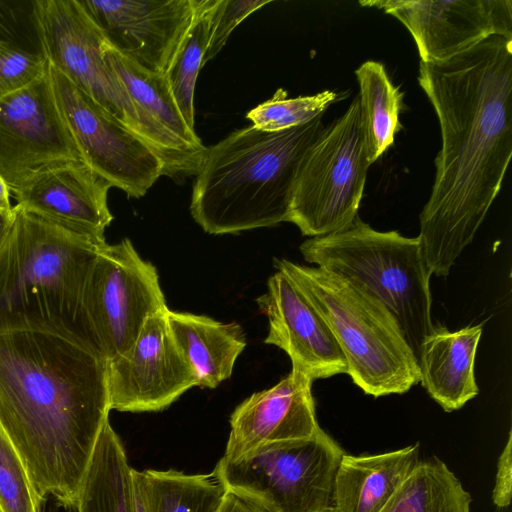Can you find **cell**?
Wrapping results in <instances>:
<instances>
[{"label":"cell","mask_w":512,"mask_h":512,"mask_svg":"<svg viewBox=\"0 0 512 512\" xmlns=\"http://www.w3.org/2000/svg\"><path fill=\"white\" fill-rule=\"evenodd\" d=\"M0 512H4L1 507H0Z\"/></svg>","instance_id":"obj_38"},{"label":"cell","mask_w":512,"mask_h":512,"mask_svg":"<svg viewBox=\"0 0 512 512\" xmlns=\"http://www.w3.org/2000/svg\"><path fill=\"white\" fill-rule=\"evenodd\" d=\"M472 497L436 456L420 460L379 512H470Z\"/></svg>","instance_id":"obj_24"},{"label":"cell","mask_w":512,"mask_h":512,"mask_svg":"<svg viewBox=\"0 0 512 512\" xmlns=\"http://www.w3.org/2000/svg\"><path fill=\"white\" fill-rule=\"evenodd\" d=\"M482 328L477 324L450 331L436 325L421 345L420 382L446 412L460 409L479 393L474 364Z\"/></svg>","instance_id":"obj_19"},{"label":"cell","mask_w":512,"mask_h":512,"mask_svg":"<svg viewBox=\"0 0 512 512\" xmlns=\"http://www.w3.org/2000/svg\"><path fill=\"white\" fill-rule=\"evenodd\" d=\"M370 165L356 96L306 151L293 186L287 222L310 238L348 227L358 216Z\"/></svg>","instance_id":"obj_8"},{"label":"cell","mask_w":512,"mask_h":512,"mask_svg":"<svg viewBox=\"0 0 512 512\" xmlns=\"http://www.w3.org/2000/svg\"><path fill=\"white\" fill-rule=\"evenodd\" d=\"M256 301L269 324L264 343L285 351L292 368L313 381L348 373L345 356L328 325L286 273L277 269Z\"/></svg>","instance_id":"obj_16"},{"label":"cell","mask_w":512,"mask_h":512,"mask_svg":"<svg viewBox=\"0 0 512 512\" xmlns=\"http://www.w3.org/2000/svg\"><path fill=\"white\" fill-rule=\"evenodd\" d=\"M322 116L278 132L247 126L208 147L190 212L213 235L287 222L300 163L324 128Z\"/></svg>","instance_id":"obj_3"},{"label":"cell","mask_w":512,"mask_h":512,"mask_svg":"<svg viewBox=\"0 0 512 512\" xmlns=\"http://www.w3.org/2000/svg\"><path fill=\"white\" fill-rule=\"evenodd\" d=\"M215 3L216 0H199L192 22L164 74L181 115L193 130L195 85L198 73L204 66Z\"/></svg>","instance_id":"obj_26"},{"label":"cell","mask_w":512,"mask_h":512,"mask_svg":"<svg viewBox=\"0 0 512 512\" xmlns=\"http://www.w3.org/2000/svg\"><path fill=\"white\" fill-rule=\"evenodd\" d=\"M133 470L108 420L82 478L76 512H134Z\"/></svg>","instance_id":"obj_22"},{"label":"cell","mask_w":512,"mask_h":512,"mask_svg":"<svg viewBox=\"0 0 512 512\" xmlns=\"http://www.w3.org/2000/svg\"><path fill=\"white\" fill-rule=\"evenodd\" d=\"M355 75L367 158L373 164L394 143L395 134L402 128L399 115L403 94L378 61L363 62Z\"/></svg>","instance_id":"obj_23"},{"label":"cell","mask_w":512,"mask_h":512,"mask_svg":"<svg viewBox=\"0 0 512 512\" xmlns=\"http://www.w3.org/2000/svg\"><path fill=\"white\" fill-rule=\"evenodd\" d=\"M344 450L322 428L310 438L261 445L222 457L213 476L263 512H327Z\"/></svg>","instance_id":"obj_7"},{"label":"cell","mask_w":512,"mask_h":512,"mask_svg":"<svg viewBox=\"0 0 512 512\" xmlns=\"http://www.w3.org/2000/svg\"><path fill=\"white\" fill-rule=\"evenodd\" d=\"M304 259L378 300L396 320L418 363L433 328L430 272L417 237L377 231L357 216L345 229L300 245Z\"/></svg>","instance_id":"obj_5"},{"label":"cell","mask_w":512,"mask_h":512,"mask_svg":"<svg viewBox=\"0 0 512 512\" xmlns=\"http://www.w3.org/2000/svg\"><path fill=\"white\" fill-rule=\"evenodd\" d=\"M167 309L156 267L129 239L99 249L85 285L82 317L89 344L107 363L131 348L148 318Z\"/></svg>","instance_id":"obj_9"},{"label":"cell","mask_w":512,"mask_h":512,"mask_svg":"<svg viewBox=\"0 0 512 512\" xmlns=\"http://www.w3.org/2000/svg\"><path fill=\"white\" fill-rule=\"evenodd\" d=\"M110 188L84 161H71L37 172L11 194L23 210L104 245Z\"/></svg>","instance_id":"obj_17"},{"label":"cell","mask_w":512,"mask_h":512,"mask_svg":"<svg viewBox=\"0 0 512 512\" xmlns=\"http://www.w3.org/2000/svg\"><path fill=\"white\" fill-rule=\"evenodd\" d=\"M168 310L148 318L131 348L107 363L111 410L162 411L197 386L169 327Z\"/></svg>","instance_id":"obj_13"},{"label":"cell","mask_w":512,"mask_h":512,"mask_svg":"<svg viewBox=\"0 0 512 512\" xmlns=\"http://www.w3.org/2000/svg\"><path fill=\"white\" fill-rule=\"evenodd\" d=\"M123 56L165 74L185 36L199 0H79Z\"/></svg>","instance_id":"obj_15"},{"label":"cell","mask_w":512,"mask_h":512,"mask_svg":"<svg viewBox=\"0 0 512 512\" xmlns=\"http://www.w3.org/2000/svg\"><path fill=\"white\" fill-rule=\"evenodd\" d=\"M57 504H50L48 499H44L40 502L36 512H57Z\"/></svg>","instance_id":"obj_36"},{"label":"cell","mask_w":512,"mask_h":512,"mask_svg":"<svg viewBox=\"0 0 512 512\" xmlns=\"http://www.w3.org/2000/svg\"><path fill=\"white\" fill-rule=\"evenodd\" d=\"M286 273L324 319L354 384L373 397L402 394L420 382L419 367L392 314L375 298L320 267L286 259Z\"/></svg>","instance_id":"obj_6"},{"label":"cell","mask_w":512,"mask_h":512,"mask_svg":"<svg viewBox=\"0 0 512 512\" xmlns=\"http://www.w3.org/2000/svg\"><path fill=\"white\" fill-rule=\"evenodd\" d=\"M47 72L41 53L29 52L0 38V98L37 80Z\"/></svg>","instance_id":"obj_29"},{"label":"cell","mask_w":512,"mask_h":512,"mask_svg":"<svg viewBox=\"0 0 512 512\" xmlns=\"http://www.w3.org/2000/svg\"><path fill=\"white\" fill-rule=\"evenodd\" d=\"M419 459V443L379 454L344 453L334 479L332 509L379 512Z\"/></svg>","instance_id":"obj_20"},{"label":"cell","mask_w":512,"mask_h":512,"mask_svg":"<svg viewBox=\"0 0 512 512\" xmlns=\"http://www.w3.org/2000/svg\"><path fill=\"white\" fill-rule=\"evenodd\" d=\"M10 190L4 180L0 176V210L12 214L13 207L10 202Z\"/></svg>","instance_id":"obj_34"},{"label":"cell","mask_w":512,"mask_h":512,"mask_svg":"<svg viewBox=\"0 0 512 512\" xmlns=\"http://www.w3.org/2000/svg\"><path fill=\"white\" fill-rule=\"evenodd\" d=\"M71 161L84 160L48 72L0 98V176L10 193L37 172Z\"/></svg>","instance_id":"obj_12"},{"label":"cell","mask_w":512,"mask_h":512,"mask_svg":"<svg viewBox=\"0 0 512 512\" xmlns=\"http://www.w3.org/2000/svg\"><path fill=\"white\" fill-rule=\"evenodd\" d=\"M102 246L14 206L0 250V332L44 330L90 345L82 298Z\"/></svg>","instance_id":"obj_4"},{"label":"cell","mask_w":512,"mask_h":512,"mask_svg":"<svg viewBox=\"0 0 512 512\" xmlns=\"http://www.w3.org/2000/svg\"><path fill=\"white\" fill-rule=\"evenodd\" d=\"M148 512H215L226 491L213 474L135 470Z\"/></svg>","instance_id":"obj_25"},{"label":"cell","mask_w":512,"mask_h":512,"mask_svg":"<svg viewBox=\"0 0 512 512\" xmlns=\"http://www.w3.org/2000/svg\"><path fill=\"white\" fill-rule=\"evenodd\" d=\"M110 410L107 361L86 342L44 330L0 332V423L39 501L75 509Z\"/></svg>","instance_id":"obj_2"},{"label":"cell","mask_w":512,"mask_h":512,"mask_svg":"<svg viewBox=\"0 0 512 512\" xmlns=\"http://www.w3.org/2000/svg\"><path fill=\"white\" fill-rule=\"evenodd\" d=\"M412 35L422 62L449 60L492 36L512 40L511 0H377Z\"/></svg>","instance_id":"obj_14"},{"label":"cell","mask_w":512,"mask_h":512,"mask_svg":"<svg viewBox=\"0 0 512 512\" xmlns=\"http://www.w3.org/2000/svg\"><path fill=\"white\" fill-rule=\"evenodd\" d=\"M338 97L337 92L324 90L314 95L289 98L287 92L279 88L269 100L251 109L246 117L252 126L263 131L288 130L323 116Z\"/></svg>","instance_id":"obj_27"},{"label":"cell","mask_w":512,"mask_h":512,"mask_svg":"<svg viewBox=\"0 0 512 512\" xmlns=\"http://www.w3.org/2000/svg\"><path fill=\"white\" fill-rule=\"evenodd\" d=\"M270 0H216L210 22L204 65L223 48L232 31L250 14Z\"/></svg>","instance_id":"obj_30"},{"label":"cell","mask_w":512,"mask_h":512,"mask_svg":"<svg viewBox=\"0 0 512 512\" xmlns=\"http://www.w3.org/2000/svg\"><path fill=\"white\" fill-rule=\"evenodd\" d=\"M327 512H335L332 508L330 510H328Z\"/></svg>","instance_id":"obj_37"},{"label":"cell","mask_w":512,"mask_h":512,"mask_svg":"<svg viewBox=\"0 0 512 512\" xmlns=\"http://www.w3.org/2000/svg\"><path fill=\"white\" fill-rule=\"evenodd\" d=\"M133 481H134V512H148L146 507L136 474L135 469L133 470Z\"/></svg>","instance_id":"obj_35"},{"label":"cell","mask_w":512,"mask_h":512,"mask_svg":"<svg viewBox=\"0 0 512 512\" xmlns=\"http://www.w3.org/2000/svg\"><path fill=\"white\" fill-rule=\"evenodd\" d=\"M215 512H263L259 508L244 501L238 496L226 492L221 504Z\"/></svg>","instance_id":"obj_32"},{"label":"cell","mask_w":512,"mask_h":512,"mask_svg":"<svg viewBox=\"0 0 512 512\" xmlns=\"http://www.w3.org/2000/svg\"><path fill=\"white\" fill-rule=\"evenodd\" d=\"M13 213L8 214L0 210V250L2 249L12 226Z\"/></svg>","instance_id":"obj_33"},{"label":"cell","mask_w":512,"mask_h":512,"mask_svg":"<svg viewBox=\"0 0 512 512\" xmlns=\"http://www.w3.org/2000/svg\"><path fill=\"white\" fill-rule=\"evenodd\" d=\"M54 96L86 164L111 187L140 198L164 175L154 151L131 129L47 63Z\"/></svg>","instance_id":"obj_11"},{"label":"cell","mask_w":512,"mask_h":512,"mask_svg":"<svg viewBox=\"0 0 512 512\" xmlns=\"http://www.w3.org/2000/svg\"><path fill=\"white\" fill-rule=\"evenodd\" d=\"M418 82L441 131L420 213L425 262L446 276L499 194L512 156V40L492 36L449 60L420 61Z\"/></svg>","instance_id":"obj_1"},{"label":"cell","mask_w":512,"mask_h":512,"mask_svg":"<svg viewBox=\"0 0 512 512\" xmlns=\"http://www.w3.org/2000/svg\"><path fill=\"white\" fill-rule=\"evenodd\" d=\"M40 502L18 451L0 423V507L4 512H36Z\"/></svg>","instance_id":"obj_28"},{"label":"cell","mask_w":512,"mask_h":512,"mask_svg":"<svg viewBox=\"0 0 512 512\" xmlns=\"http://www.w3.org/2000/svg\"><path fill=\"white\" fill-rule=\"evenodd\" d=\"M512 492V431L508 433L505 446L497 461L492 500L498 508H506L511 502Z\"/></svg>","instance_id":"obj_31"},{"label":"cell","mask_w":512,"mask_h":512,"mask_svg":"<svg viewBox=\"0 0 512 512\" xmlns=\"http://www.w3.org/2000/svg\"><path fill=\"white\" fill-rule=\"evenodd\" d=\"M32 16L46 62L150 147L133 101L104 58L106 38L80 1H33Z\"/></svg>","instance_id":"obj_10"},{"label":"cell","mask_w":512,"mask_h":512,"mask_svg":"<svg viewBox=\"0 0 512 512\" xmlns=\"http://www.w3.org/2000/svg\"><path fill=\"white\" fill-rule=\"evenodd\" d=\"M171 332L191 365L197 387L216 388L230 378L238 356L246 347L237 323H222L204 315L167 311Z\"/></svg>","instance_id":"obj_21"},{"label":"cell","mask_w":512,"mask_h":512,"mask_svg":"<svg viewBox=\"0 0 512 512\" xmlns=\"http://www.w3.org/2000/svg\"><path fill=\"white\" fill-rule=\"evenodd\" d=\"M312 382L292 368L276 385L241 402L230 416L224 458H237L264 444L307 439L321 428L317 422Z\"/></svg>","instance_id":"obj_18"}]
</instances>
